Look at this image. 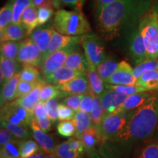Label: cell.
I'll return each instance as SVG.
<instances>
[{"instance_id": "57", "label": "cell", "mask_w": 158, "mask_h": 158, "mask_svg": "<svg viewBox=\"0 0 158 158\" xmlns=\"http://www.w3.org/2000/svg\"><path fill=\"white\" fill-rule=\"evenodd\" d=\"M48 154H46L45 152H43L42 149L40 151H39L38 152H37L35 155L30 156V157H27V158H46Z\"/></svg>"}, {"instance_id": "60", "label": "cell", "mask_w": 158, "mask_h": 158, "mask_svg": "<svg viewBox=\"0 0 158 158\" xmlns=\"http://www.w3.org/2000/svg\"><path fill=\"white\" fill-rule=\"evenodd\" d=\"M90 158H105V157H101V156L99 155L98 154L95 153L93 156H92V157H91Z\"/></svg>"}, {"instance_id": "3", "label": "cell", "mask_w": 158, "mask_h": 158, "mask_svg": "<svg viewBox=\"0 0 158 158\" xmlns=\"http://www.w3.org/2000/svg\"><path fill=\"white\" fill-rule=\"evenodd\" d=\"M52 24L54 30L70 36H81L92 31L89 23L83 12L76 10H57Z\"/></svg>"}, {"instance_id": "9", "label": "cell", "mask_w": 158, "mask_h": 158, "mask_svg": "<svg viewBox=\"0 0 158 158\" xmlns=\"http://www.w3.org/2000/svg\"><path fill=\"white\" fill-rule=\"evenodd\" d=\"M78 50H79L78 45H73L68 48L55 51L53 54L45 57L40 66L44 77L54 72L61 67L64 66L65 62L69 55Z\"/></svg>"}, {"instance_id": "49", "label": "cell", "mask_w": 158, "mask_h": 158, "mask_svg": "<svg viewBox=\"0 0 158 158\" xmlns=\"http://www.w3.org/2000/svg\"><path fill=\"white\" fill-rule=\"evenodd\" d=\"M75 111L70 108L61 103L59 106V121H68L73 120L75 116Z\"/></svg>"}, {"instance_id": "55", "label": "cell", "mask_w": 158, "mask_h": 158, "mask_svg": "<svg viewBox=\"0 0 158 158\" xmlns=\"http://www.w3.org/2000/svg\"><path fill=\"white\" fill-rule=\"evenodd\" d=\"M35 120H36V122L39 127L43 130L45 133H48L51 130V123L52 122H51L50 118H48V116L43 118H35Z\"/></svg>"}, {"instance_id": "46", "label": "cell", "mask_w": 158, "mask_h": 158, "mask_svg": "<svg viewBox=\"0 0 158 158\" xmlns=\"http://www.w3.org/2000/svg\"><path fill=\"white\" fill-rule=\"evenodd\" d=\"M84 95V94H74V95L65 97L62 103L70 108L75 112H77L80 110V105Z\"/></svg>"}, {"instance_id": "38", "label": "cell", "mask_w": 158, "mask_h": 158, "mask_svg": "<svg viewBox=\"0 0 158 158\" xmlns=\"http://www.w3.org/2000/svg\"><path fill=\"white\" fill-rule=\"evenodd\" d=\"M19 141L16 138L1 147L0 158H20Z\"/></svg>"}, {"instance_id": "47", "label": "cell", "mask_w": 158, "mask_h": 158, "mask_svg": "<svg viewBox=\"0 0 158 158\" xmlns=\"http://www.w3.org/2000/svg\"><path fill=\"white\" fill-rule=\"evenodd\" d=\"M40 82L29 83V82L22 81H19V84H18L17 91H16V99L21 98V97L29 94V92H30L31 91L37 86V84ZM16 99H15V100H16Z\"/></svg>"}, {"instance_id": "2", "label": "cell", "mask_w": 158, "mask_h": 158, "mask_svg": "<svg viewBox=\"0 0 158 158\" xmlns=\"http://www.w3.org/2000/svg\"><path fill=\"white\" fill-rule=\"evenodd\" d=\"M157 123L158 92H156L142 106L131 110L125 126L110 141L127 147L152 140Z\"/></svg>"}, {"instance_id": "25", "label": "cell", "mask_w": 158, "mask_h": 158, "mask_svg": "<svg viewBox=\"0 0 158 158\" xmlns=\"http://www.w3.org/2000/svg\"><path fill=\"white\" fill-rule=\"evenodd\" d=\"M37 8L35 5L29 6L23 13L21 19V24L27 31V36L38 27L37 22Z\"/></svg>"}, {"instance_id": "1", "label": "cell", "mask_w": 158, "mask_h": 158, "mask_svg": "<svg viewBox=\"0 0 158 158\" xmlns=\"http://www.w3.org/2000/svg\"><path fill=\"white\" fill-rule=\"evenodd\" d=\"M149 10V0H117L94 14L100 36L111 41L133 29Z\"/></svg>"}, {"instance_id": "63", "label": "cell", "mask_w": 158, "mask_h": 158, "mask_svg": "<svg viewBox=\"0 0 158 158\" xmlns=\"http://www.w3.org/2000/svg\"><path fill=\"white\" fill-rule=\"evenodd\" d=\"M157 60H158V59H157Z\"/></svg>"}, {"instance_id": "48", "label": "cell", "mask_w": 158, "mask_h": 158, "mask_svg": "<svg viewBox=\"0 0 158 158\" xmlns=\"http://www.w3.org/2000/svg\"><path fill=\"white\" fill-rule=\"evenodd\" d=\"M94 108V94L92 92L85 94L80 105L81 111L90 114Z\"/></svg>"}, {"instance_id": "35", "label": "cell", "mask_w": 158, "mask_h": 158, "mask_svg": "<svg viewBox=\"0 0 158 158\" xmlns=\"http://www.w3.org/2000/svg\"><path fill=\"white\" fill-rule=\"evenodd\" d=\"M158 68V60L157 59H147L139 64H136L133 68V76L138 80L144 73L150 70H157Z\"/></svg>"}, {"instance_id": "11", "label": "cell", "mask_w": 158, "mask_h": 158, "mask_svg": "<svg viewBox=\"0 0 158 158\" xmlns=\"http://www.w3.org/2000/svg\"><path fill=\"white\" fill-rule=\"evenodd\" d=\"M81 36L65 35L54 30L52 36H51L50 42H49L46 52L43 56V60L45 57L53 54L55 51L62 50V49L68 48V47L73 46V45H79L81 42Z\"/></svg>"}, {"instance_id": "42", "label": "cell", "mask_w": 158, "mask_h": 158, "mask_svg": "<svg viewBox=\"0 0 158 158\" xmlns=\"http://www.w3.org/2000/svg\"><path fill=\"white\" fill-rule=\"evenodd\" d=\"M57 132L63 137H72L75 135L76 133V128L73 121H61L57 125Z\"/></svg>"}, {"instance_id": "45", "label": "cell", "mask_w": 158, "mask_h": 158, "mask_svg": "<svg viewBox=\"0 0 158 158\" xmlns=\"http://www.w3.org/2000/svg\"><path fill=\"white\" fill-rule=\"evenodd\" d=\"M37 22L39 26L46 24L49 22V20L52 19L54 15V9L51 7H39L37 8Z\"/></svg>"}, {"instance_id": "20", "label": "cell", "mask_w": 158, "mask_h": 158, "mask_svg": "<svg viewBox=\"0 0 158 158\" xmlns=\"http://www.w3.org/2000/svg\"><path fill=\"white\" fill-rule=\"evenodd\" d=\"M19 70V62L14 59L0 56V84L1 87L13 78Z\"/></svg>"}, {"instance_id": "53", "label": "cell", "mask_w": 158, "mask_h": 158, "mask_svg": "<svg viewBox=\"0 0 158 158\" xmlns=\"http://www.w3.org/2000/svg\"><path fill=\"white\" fill-rule=\"evenodd\" d=\"M33 112H34L35 118H43L47 117V116H48V114H47L45 102L39 101L36 105H35L34 108V111Z\"/></svg>"}, {"instance_id": "8", "label": "cell", "mask_w": 158, "mask_h": 158, "mask_svg": "<svg viewBox=\"0 0 158 158\" xmlns=\"http://www.w3.org/2000/svg\"><path fill=\"white\" fill-rule=\"evenodd\" d=\"M16 60L23 65L39 67L43 61V53L28 37L19 43V51Z\"/></svg>"}, {"instance_id": "21", "label": "cell", "mask_w": 158, "mask_h": 158, "mask_svg": "<svg viewBox=\"0 0 158 158\" xmlns=\"http://www.w3.org/2000/svg\"><path fill=\"white\" fill-rule=\"evenodd\" d=\"M27 36V31L21 24L10 23L4 30L0 32V42H21L26 39Z\"/></svg>"}, {"instance_id": "30", "label": "cell", "mask_w": 158, "mask_h": 158, "mask_svg": "<svg viewBox=\"0 0 158 158\" xmlns=\"http://www.w3.org/2000/svg\"><path fill=\"white\" fill-rule=\"evenodd\" d=\"M1 127L6 128L7 130H8L18 139H27L32 135V133H31L30 130L27 126L12 124L1 120Z\"/></svg>"}, {"instance_id": "27", "label": "cell", "mask_w": 158, "mask_h": 158, "mask_svg": "<svg viewBox=\"0 0 158 158\" xmlns=\"http://www.w3.org/2000/svg\"><path fill=\"white\" fill-rule=\"evenodd\" d=\"M136 85L148 92H158V70L144 73L137 80Z\"/></svg>"}, {"instance_id": "29", "label": "cell", "mask_w": 158, "mask_h": 158, "mask_svg": "<svg viewBox=\"0 0 158 158\" xmlns=\"http://www.w3.org/2000/svg\"><path fill=\"white\" fill-rule=\"evenodd\" d=\"M118 65V63L114 58L106 57L103 62L98 65L97 70L102 80L106 82L117 70Z\"/></svg>"}, {"instance_id": "33", "label": "cell", "mask_w": 158, "mask_h": 158, "mask_svg": "<svg viewBox=\"0 0 158 158\" xmlns=\"http://www.w3.org/2000/svg\"><path fill=\"white\" fill-rule=\"evenodd\" d=\"M20 81L29 83L42 81L40 80V73L37 67L28 64L23 65L22 70L20 72Z\"/></svg>"}, {"instance_id": "5", "label": "cell", "mask_w": 158, "mask_h": 158, "mask_svg": "<svg viewBox=\"0 0 158 158\" xmlns=\"http://www.w3.org/2000/svg\"><path fill=\"white\" fill-rule=\"evenodd\" d=\"M130 113L131 111L105 114L98 127L102 141L114 139L125 126Z\"/></svg>"}, {"instance_id": "56", "label": "cell", "mask_w": 158, "mask_h": 158, "mask_svg": "<svg viewBox=\"0 0 158 158\" xmlns=\"http://www.w3.org/2000/svg\"><path fill=\"white\" fill-rule=\"evenodd\" d=\"M117 1V0H94V14L98 13L101 10L105 8L107 6L111 5L114 2Z\"/></svg>"}, {"instance_id": "62", "label": "cell", "mask_w": 158, "mask_h": 158, "mask_svg": "<svg viewBox=\"0 0 158 158\" xmlns=\"http://www.w3.org/2000/svg\"><path fill=\"white\" fill-rule=\"evenodd\" d=\"M157 70H158V68H157Z\"/></svg>"}, {"instance_id": "58", "label": "cell", "mask_w": 158, "mask_h": 158, "mask_svg": "<svg viewBox=\"0 0 158 158\" xmlns=\"http://www.w3.org/2000/svg\"><path fill=\"white\" fill-rule=\"evenodd\" d=\"M152 141H158V123L157 127H156L155 133H154V135L152 138Z\"/></svg>"}, {"instance_id": "12", "label": "cell", "mask_w": 158, "mask_h": 158, "mask_svg": "<svg viewBox=\"0 0 158 158\" xmlns=\"http://www.w3.org/2000/svg\"><path fill=\"white\" fill-rule=\"evenodd\" d=\"M133 68L126 61L118 63L117 70L106 83L112 85L133 86L136 85L137 80L133 76ZM137 86V85H136Z\"/></svg>"}, {"instance_id": "41", "label": "cell", "mask_w": 158, "mask_h": 158, "mask_svg": "<svg viewBox=\"0 0 158 158\" xmlns=\"http://www.w3.org/2000/svg\"><path fill=\"white\" fill-rule=\"evenodd\" d=\"M54 155L59 158H77L81 155L80 154L71 149L69 141H64L57 145Z\"/></svg>"}, {"instance_id": "18", "label": "cell", "mask_w": 158, "mask_h": 158, "mask_svg": "<svg viewBox=\"0 0 158 158\" xmlns=\"http://www.w3.org/2000/svg\"><path fill=\"white\" fill-rule=\"evenodd\" d=\"M154 93V92H143L128 95L124 103L118 108L115 113L129 112L136 109L149 100Z\"/></svg>"}, {"instance_id": "13", "label": "cell", "mask_w": 158, "mask_h": 158, "mask_svg": "<svg viewBox=\"0 0 158 158\" xmlns=\"http://www.w3.org/2000/svg\"><path fill=\"white\" fill-rule=\"evenodd\" d=\"M29 127H30L35 141L38 143L40 149L48 155L49 154H54V155L55 150H56L57 146L56 145L55 140L53 138V136L45 133L43 130L39 127L35 117L31 120Z\"/></svg>"}, {"instance_id": "26", "label": "cell", "mask_w": 158, "mask_h": 158, "mask_svg": "<svg viewBox=\"0 0 158 158\" xmlns=\"http://www.w3.org/2000/svg\"><path fill=\"white\" fill-rule=\"evenodd\" d=\"M86 73H87L91 92L95 95H101L106 89V86H105L106 82L99 75L96 67L89 64V68Z\"/></svg>"}, {"instance_id": "28", "label": "cell", "mask_w": 158, "mask_h": 158, "mask_svg": "<svg viewBox=\"0 0 158 158\" xmlns=\"http://www.w3.org/2000/svg\"><path fill=\"white\" fill-rule=\"evenodd\" d=\"M73 121L76 128L75 138H79V139L85 131H86L91 127L93 126L89 114L85 113V112L81 111V110L76 112Z\"/></svg>"}, {"instance_id": "14", "label": "cell", "mask_w": 158, "mask_h": 158, "mask_svg": "<svg viewBox=\"0 0 158 158\" xmlns=\"http://www.w3.org/2000/svg\"><path fill=\"white\" fill-rule=\"evenodd\" d=\"M100 98L105 113L113 114L124 103L127 96L118 93L111 89H106Z\"/></svg>"}, {"instance_id": "19", "label": "cell", "mask_w": 158, "mask_h": 158, "mask_svg": "<svg viewBox=\"0 0 158 158\" xmlns=\"http://www.w3.org/2000/svg\"><path fill=\"white\" fill-rule=\"evenodd\" d=\"M80 139L81 140L82 143L84 144L85 152L89 158L95 154L94 151H95L96 147L98 145V143L102 141V138L99 134L98 128L94 126L85 131Z\"/></svg>"}, {"instance_id": "61", "label": "cell", "mask_w": 158, "mask_h": 158, "mask_svg": "<svg viewBox=\"0 0 158 158\" xmlns=\"http://www.w3.org/2000/svg\"><path fill=\"white\" fill-rule=\"evenodd\" d=\"M77 158H86V157H85L84 155H81L80 156H78V157H77Z\"/></svg>"}, {"instance_id": "37", "label": "cell", "mask_w": 158, "mask_h": 158, "mask_svg": "<svg viewBox=\"0 0 158 158\" xmlns=\"http://www.w3.org/2000/svg\"><path fill=\"white\" fill-rule=\"evenodd\" d=\"M105 114L106 113L102 107L100 96L94 94V108L89 114L92 125L94 127H98Z\"/></svg>"}, {"instance_id": "23", "label": "cell", "mask_w": 158, "mask_h": 158, "mask_svg": "<svg viewBox=\"0 0 158 158\" xmlns=\"http://www.w3.org/2000/svg\"><path fill=\"white\" fill-rule=\"evenodd\" d=\"M20 81V72L17 73L10 80L2 86L0 104L2 106L7 102L13 101L16 99V91Z\"/></svg>"}, {"instance_id": "6", "label": "cell", "mask_w": 158, "mask_h": 158, "mask_svg": "<svg viewBox=\"0 0 158 158\" xmlns=\"http://www.w3.org/2000/svg\"><path fill=\"white\" fill-rule=\"evenodd\" d=\"M80 45L84 49L89 64L98 68L106 58V50L101 40L94 33H87L81 36Z\"/></svg>"}, {"instance_id": "31", "label": "cell", "mask_w": 158, "mask_h": 158, "mask_svg": "<svg viewBox=\"0 0 158 158\" xmlns=\"http://www.w3.org/2000/svg\"><path fill=\"white\" fill-rule=\"evenodd\" d=\"M41 149L38 143L32 139H23L19 141L20 158H27L35 155Z\"/></svg>"}, {"instance_id": "34", "label": "cell", "mask_w": 158, "mask_h": 158, "mask_svg": "<svg viewBox=\"0 0 158 158\" xmlns=\"http://www.w3.org/2000/svg\"><path fill=\"white\" fill-rule=\"evenodd\" d=\"M13 19V0H7L0 10V32L12 22Z\"/></svg>"}, {"instance_id": "4", "label": "cell", "mask_w": 158, "mask_h": 158, "mask_svg": "<svg viewBox=\"0 0 158 158\" xmlns=\"http://www.w3.org/2000/svg\"><path fill=\"white\" fill-rule=\"evenodd\" d=\"M138 30L143 37L149 59H158V12L149 9L140 20Z\"/></svg>"}, {"instance_id": "36", "label": "cell", "mask_w": 158, "mask_h": 158, "mask_svg": "<svg viewBox=\"0 0 158 158\" xmlns=\"http://www.w3.org/2000/svg\"><path fill=\"white\" fill-rule=\"evenodd\" d=\"M19 43L13 42V41L1 43V46H0L1 56L9 59L16 60L19 51Z\"/></svg>"}, {"instance_id": "44", "label": "cell", "mask_w": 158, "mask_h": 158, "mask_svg": "<svg viewBox=\"0 0 158 158\" xmlns=\"http://www.w3.org/2000/svg\"><path fill=\"white\" fill-rule=\"evenodd\" d=\"M138 158H158V141L150 142L146 145Z\"/></svg>"}, {"instance_id": "52", "label": "cell", "mask_w": 158, "mask_h": 158, "mask_svg": "<svg viewBox=\"0 0 158 158\" xmlns=\"http://www.w3.org/2000/svg\"><path fill=\"white\" fill-rule=\"evenodd\" d=\"M58 1L60 2L61 5L72 7L76 10L82 11V7L86 0H58Z\"/></svg>"}, {"instance_id": "7", "label": "cell", "mask_w": 158, "mask_h": 158, "mask_svg": "<svg viewBox=\"0 0 158 158\" xmlns=\"http://www.w3.org/2000/svg\"><path fill=\"white\" fill-rule=\"evenodd\" d=\"M0 116L3 121L27 127L30 126L31 120L35 117L34 114L21 107L15 101L7 102L1 106Z\"/></svg>"}, {"instance_id": "32", "label": "cell", "mask_w": 158, "mask_h": 158, "mask_svg": "<svg viewBox=\"0 0 158 158\" xmlns=\"http://www.w3.org/2000/svg\"><path fill=\"white\" fill-rule=\"evenodd\" d=\"M34 5L33 0H13V19L11 23L21 24L23 13L29 6Z\"/></svg>"}, {"instance_id": "24", "label": "cell", "mask_w": 158, "mask_h": 158, "mask_svg": "<svg viewBox=\"0 0 158 158\" xmlns=\"http://www.w3.org/2000/svg\"><path fill=\"white\" fill-rule=\"evenodd\" d=\"M45 84L44 81H41L37 84V86L29 92V94L16 99L15 100L19 106L25 108L28 111L34 114V108L37 102L40 101V92L43 85Z\"/></svg>"}, {"instance_id": "15", "label": "cell", "mask_w": 158, "mask_h": 158, "mask_svg": "<svg viewBox=\"0 0 158 158\" xmlns=\"http://www.w3.org/2000/svg\"><path fill=\"white\" fill-rule=\"evenodd\" d=\"M54 31L53 24H51L50 22H48L45 25L37 27L29 36L40 50L42 51L43 56L46 52Z\"/></svg>"}, {"instance_id": "22", "label": "cell", "mask_w": 158, "mask_h": 158, "mask_svg": "<svg viewBox=\"0 0 158 158\" xmlns=\"http://www.w3.org/2000/svg\"><path fill=\"white\" fill-rule=\"evenodd\" d=\"M64 66L77 72L86 73L89 68V64L84 52L83 53L80 50H78L69 55Z\"/></svg>"}, {"instance_id": "39", "label": "cell", "mask_w": 158, "mask_h": 158, "mask_svg": "<svg viewBox=\"0 0 158 158\" xmlns=\"http://www.w3.org/2000/svg\"><path fill=\"white\" fill-rule=\"evenodd\" d=\"M60 97V91L56 85L46 84L43 85L40 92V101L47 102L51 99H54Z\"/></svg>"}, {"instance_id": "51", "label": "cell", "mask_w": 158, "mask_h": 158, "mask_svg": "<svg viewBox=\"0 0 158 158\" xmlns=\"http://www.w3.org/2000/svg\"><path fill=\"white\" fill-rule=\"evenodd\" d=\"M15 139H16V138L8 130L1 127V130H0V147H3L7 143Z\"/></svg>"}, {"instance_id": "54", "label": "cell", "mask_w": 158, "mask_h": 158, "mask_svg": "<svg viewBox=\"0 0 158 158\" xmlns=\"http://www.w3.org/2000/svg\"><path fill=\"white\" fill-rule=\"evenodd\" d=\"M68 141L70 143L71 149L73 150L77 153L80 154V155H83L84 152H85L84 144H83L81 140L77 138H70Z\"/></svg>"}, {"instance_id": "17", "label": "cell", "mask_w": 158, "mask_h": 158, "mask_svg": "<svg viewBox=\"0 0 158 158\" xmlns=\"http://www.w3.org/2000/svg\"><path fill=\"white\" fill-rule=\"evenodd\" d=\"M85 73L77 72L72 69L63 66L57 69L54 72L45 76V82L49 84L59 85L70 81L76 77L84 76Z\"/></svg>"}, {"instance_id": "16", "label": "cell", "mask_w": 158, "mask_h": 158, "mask_svg": "<svg viewBox=\"0 0 158 158\" xmlns=\"http://www.w3.org/2000/svg\"><path fill=\"white\" fill-rule=\"evenodd\" d=\"M130 41V54L136 64L148 59L147 48L139 30L133 31Z\"/></svg>"}, {"instance_id": "43", "label": "cell", "mask_w": 158, "mask_h": 158, "mask_svg": "<svg viewBox=\"0 0 158 158\" xmlns=\"http://www.w3.org/2000/svg\"><path fill=\"white\" fill-rule=\"evenodd\" d=\"M47 114L52 124H54L59 119V103L56 98L51 99L45 102Z\"/></svg>"}, {"instance_id": "50", "label": "cell", "mask_w": 158, "mask_h": 158, "mask_svg": "<svg viewBox=\"0 0 158 158\" xmlns=\"http://www.w3.org/2000/svg\"><path fill=\"white\" fill-rule=\"evenodd\" d=\"M33 3L37 8L44 7L59 10L62 6L58 0H33Z\"/></svg>"}, {"instance_id": "40", "label": "cell", "mask_w": 158, "mask_h": 158, "mask_svg": "<svg viewBox=\"0 0 158 158\" xmlns=\"http://www.w3.org/2000/svg\"><path fill=\"white\" fill-rule=\"evenodd\" d=\"M106 89H111L116 91L118 93L124 94V95H130V94H133L138 92H148L145 89L141 87V86L133 85V86H123V85H112L108 84L107 83L105 84Z\"/></svg>"}, {"instance_id": "10", "label": "cell", "mask_w": 158, "mask_h": 158, "mask_svg": "<svg viewBox=\"0 0 158 158\" xmlns=\"http://www.w3.org/2000/svg\"><path fill=\"white\" fill-rule=\"evenodd\" d=\"M56 86L60 91V98L74 94H84L91 92L87 73L76 77L64 84Z\"/></svg>"}, {"instance_id": "59", "label": "cell", "mask_w": 158, "mask_h": 158, "mask_svg": "<svg viewBox=\"0 0 158 158\" xmlns=\"http://www.w3.org/2000/svg\"><path fill=\"white\" fill-rule=\"evenodd\" d=\"M46 158H59L56 155H54V154H49V155H47Z\"/></svg>"}]
</instances>
